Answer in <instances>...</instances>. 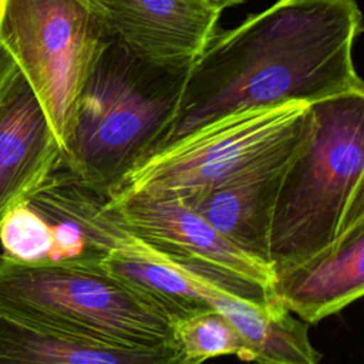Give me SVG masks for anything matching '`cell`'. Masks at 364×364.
<instances>
[{
    "instance_id": "6da1fadb",
    "label": "cell",
    "mask_w": 364,
    "mask_h": 364,
    "mask_svg": "<svg viewBox=\"0 0 364 364\" xmlns=\"http://www.w3.org/2000/svg\"><path fill=\"white\" fill-rule=\"evenodd\" d=\"M355 0H276L216 31L191 64L169 142L229 112L364 95L354 46Z\"/></svg>"
},
{
    "instance_id": "7a4b0ae2",
    "label": "cell",
    "mask_w": 364,
    "mask_h": 364,
    "mask_svg": "<svg viewBox=\"0 0 364 364\" xmlns=\"http://www.w3.org/2000/svg\"><path fill=\"white\" fill-rule=\"evenodd\" d=\"M199 310L105 270L98 253L57 262L0 255V313L73 337L128 348L178 346L175 321Z\"/></svg>"
},
{
    "instance_id": "3957f363",
    "label": "cell",
    "mask_w": 364,
    "mask_h": 364,
    "mask_svg": "<svg viewBox=\"0 0 364 364\" xmlns=\"http://www.w3.org/2000/svg\"><path fill=\"white\" fill-rule=\"evenodd\" d=\"M188 70L148 63L111 38L82 88L61 165L98 193H114L169 141Z\"/></svg>"
},
{
    "instance_id": "277c9868",
    "label": "cell",
    "mask_w": 364,
    "mask_h": 364,
    "mask_svg": "<svg viewBox=\"0 0 364 364\" xmlns=\"http://www.w3.org/2000/svg\"><path fill=\"white\" fill-rule=\"evenodd\" d=\"M313 131L287 168L269 230L274 274L364 220V95L311 105Z\"/></svg>"
},
{
    "instance_id": "5b68a950",
    "label": "cell",
    "mask_w": 364,
    "mask_h": 364,
    "mask_svg": "<svg viewBox=\"0 0 364 364\" xmlns=\"http://www.w3.org/2000/svg\"><path fill=\"white\" fill-rule=\"evenodd\" d=\"M109 41L77 0H0V46L43 108L61 154L82 88Z\"/></svg>"
},
{
    "instance_id": "8992f818",
    "label": "cell",
    "mask_w": 364,
    "mask_h": 364,
    "mask_svg": "<svg viewBox=\"0 0 364 364\" xmlns=\"http://www.w3.org/2000/svg\"><path fill=\"white\" fill-rule=\"evenodd\" d=\"M311 105H257L218 117L164 145L107 198L136 193L182 199L212 188L303 132Z\"/></svg>"
},
{
    "instance_id": "52a82bcc",
    "label": "cell",
    "mask_w": 364,
    "mask_h": 364,
    "mask_svg": "<svg viewBox=\"0 0 364 364\" xmlns=\"http://www.w3.org/2000/svg\"><path fill=\"white\" fill-rule=\"evenodd\" d=\"M101 206L119 229L225 291L257 304L273 296L274 270L223 237L182 200L146 193L104 195Z\"/></svg>"
},
{
    "instance_id": "ba28073f",
    "label": "cell",
    "mask_w": 364,
    "mask_h": 364,
    "mask_svg": "<svg viewBox=\"0 0 364 364\" xmlns=\"http://www.w3.org/2000/svg\"><path fill=\"white\" fill-rule=\"evenodd\" d=\"M139 58L173 70L189 68L219 30L222 10L203 0H77Z\"/></svg>"
},
{
    "instance_id": "9c48e42d",
    "label": "cell",
    "mask_w": 364,
    "mask_h": 364,
    "mask_svg": "<svg viewBox=\"0 0 364 364\" xmlns=\"http://www.w3.org/2000/svg\"><path fill=\"white\" fill-rule=\"evenodd\" d=\"M311 131L313 121L303 132L229 179L179 200L246 255L270 266L269 230L279 188Z\"/></svg>"
},
{
    "instance_id": "30bf717a",
    "label": "cell",
    "mask_w": 364,
    "mask_h": 364,
    "mask_svg": "<svg viewBox=\"0 0 364 364\" xmlns=\"http://www.w3.org/2000/svg\"><path fill=\"white\" fill-rule=\"evenodd\" d=\"M364 291V220L328 247L276 273L273 293L306 324L334 316Z\"/></svg>"
},
{
    "instance_id": "8fae6325",
    "label": "cell",
    "mask_w": 364,
    "mask_h": 364,
    "mask_svg": "<svg viewBox=\"0 0 364 364\" xmlns=\"http://www.w3.org/2000/svg\"><path fill=\"white\" fill-rule=\"evenodd\" d=\"M61 149L21 73L0 108V222L58 168Z\"/></svg>"
},
{
    "instance_id": "7c38bea8",
    "label": "cell",
    "mask_w": 364,
    "mask_h": 364,
    "mask_svg": "<svg viewBox=\"0 0 364 364\" xmlns=\"http://www.w3.org/2000/svg\"><path fill=\"white\" fill-rule=\"evenodd\" d=\"M0 364H195L178 346L115 347L0 313Z\"/></svg>"
},
{
    "instance_id": "4fadbf2b",
    "label": "cell",
    "mask_w": 364,
    "mask_h": 364,
    "mask_svg": "<svg viewBox=\"0 0 364 364\" xmlns=\"http://www.w3.org/2000/svg\"><path fill=\"white\" fill-rule=\"evenodd\" d=\"M173 337L183 355L195 364L232 354L246 361V346L237 330L210 307L176 320Z\"/></svg>"
},
{
    "instance_id": "5bb4252c",
    "label": "cell",
    "mask_w": 364,
    "mask_h": 364,
    "mask_svg": "<svg viewBox=\"0 0 364 364\" xmlns=\"http://www.w3.org/2000/svg\"><path fill=\"white\" fill-rule=\"evenodd\" d=\"M3 253L21 262H47L51 233L47 222L27 202L9 210L0 222Z\"/></svg>"
},
{
    "instance_id": "9a60e30c",
    "label": "cell",
    "mask_w": 364,
    "mask_h": 364,
    "mask_svg": "<svg viewBox=\"0 0 364 364\" xmlns=\"http://www.w3.org/2000/svg\"><path fill=\"white\" fill-rule=\"evenodd\" d=\"M18 75L20 70L17 68L13 57L0 46V108Z\"/></svg>"
},
{
    "instance_id": "2e32d148",
    "label": "cell",
    "mask_w": 364,
    "mask_h": 364,
    "mask_svg": "<svg viewBox=\"0 0 364 364\" xmlns=\"http://www.w3.org/2000/svg\"><path fill=\"white\" fill-rule=\"evenodd\" d=\"M203 1H206V3H209V4H212V6H216V7L220 9L222 11H223L225 9L237 6L236 0H203Z\"/></svg>"
},
{
    "instance_id": "e0dca14e",
    "label": "cell",
    "mask_w": 364,
    "mask_h": 364,
    "mask_svg": "<svg viewBox=\"0 0 364 364\" xmlns=\"http://www.w3.org/2000/svg\"><path fill=\"white\" fill-rule=\"evenodd\" d=\"M243 1H246V0H236V3H237V4H242Z\"/></svg>"
}]
</instances>
